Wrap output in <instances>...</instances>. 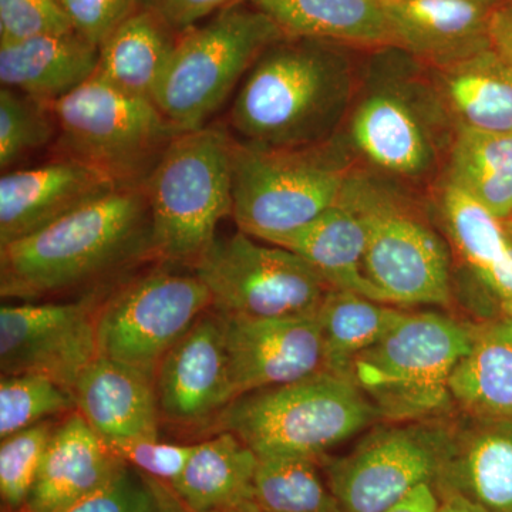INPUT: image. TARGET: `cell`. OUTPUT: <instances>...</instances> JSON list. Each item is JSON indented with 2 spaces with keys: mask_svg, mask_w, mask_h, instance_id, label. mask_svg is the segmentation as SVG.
<instances>
[{
  "mask_svg": "<svg viewBox=\"0 0 512 512\" xmlns=\"http://www.w3.org/2000/svg\"><path fill=\"white\" fill-rule=\"evenodd\" d=\"M456 128L429 67L399 47L363 53L355 99L338 134L360 167L429 194Z\"/></svg>",
  "mask_w": 512,
  "mask_h": 512,
  "instance_id": "1",
  "label": "cell"
},
{
  "mask_svg": "<svg viewBox=\"0 0 512 512\" xmlns=\"http://www.w3.org/2000/svg\"><path fill=\"white\" fill-rule=\"evenodd\" d=\"M365 50L285 36L256 60L242 80L229 124L238 140L292 148L338 136L355 99Z\"/></svg>",
  "mask_w": 512,
  "mask_h": 512,
  "instance_id": "2",
  "label": "cell"
},
{
  "mask_svg": "<svg viewBox=\"0 0 512 512\" xmlns=\"http://www.w3.org/2000/svg\"><path fill=\"white\" fill-rule=\"evenodd\" d=\"M157 258L143 187L113 194L0 248V295L36 301Z\"/></svg>",
  "mask_w": 512,
  "mask_h": 512,
  "instance_id": "3",
  "label": "cell"
},
{
  "mask_svg": "<svg viewBox=\"0 0 512 512\" xmlns=\"http://www.w3.org/2000/svg\"><path fill=\"white\" fill-rule=\"evenodd\" d=\"M366 229L363 269L389 305L448 306L453 255L429 194L356 165L340 194Z\"/></svg>",
  "mask_w": 512,
  "mask_h": 512,
  "instance_id": "4",
  "label": "cell"
},
{
  "mask_svg": "<svg viewBox=\"0 0 512 512\" xmlns=\"http://www.w3.org/2000/svg\"><path fill=\"white\" fill-rule=\"evenodd\" d=\"M356 165L339 136L292 148L234 137L231 217L238 231L272 244L333 207Z\"/></svg>",
  "mask_w": 512,
  "mask_h": 512,
  "instance_id": "5",
  "label": "cell"
},
{
  "mask_svg": "<svg viewBox=\"0 0 512 512\" xmlns=\"http://www.w3.org/2000/svg\"><path fill=\"white\" fill-rule=\"evenodd\" d=\"M477 326L437 311H407L380 342L356 357L350 379L380 420L444 419L453 410L450 379Z\"/></svg>",
  "mask_w": 512,
  "mask_h": 512,
  "instance_id": "6",
  "label": "cell"
},
{
  "mask_svg": "<svg viewBox=\"0 0 512 512\" xmlns=\"http://www.w3.org/2000/svg\"><path fill=\"white\" fill-rule=\"evenodd\" d=\"M380 420L375 406L350 377L322 372L245 394L218 417L258 457L322 458Z\"/></svg>",
  "mask_w": 512,
  "mask_h": 512,
  "instance_id": "7",
  "label": "cell"
},
{
  "mask_svg": "<svg viewBox=\"0 0 512 512\" xmlns=\"http://www.w3.org/2000/svg\"><path fill=\"white\" fill-rule=\"evenodd\" d=\"M232 144L221 127L183 131L143 185L157 259L194 265L232 214Z\"/></svg>",
  "mask_w": 512,
  "mask_h": 512,
  "instance_id": "8",
  "label": "cell"
},
{
  "mask_svg": "<svg viewBox=\"0 0 512 512\" xmlns=\"http://www.w3.org/2000/svg\"><path fill=\"white\" fill-rule=\"evenodd\" d=\"M285 36L251 3L237 2L220 10L204 25L178 37L154 104L181 131L208 126L256 60Z\"/></svg>",
  "mask_w": 512,
  "mask_h": 512,
  "instance_id": "9",
  "label": "cell"
},
{
  "mask_svg": "<svg viewBox=\"0 0 512 512\" xmlns=\"http://www.w3.org/2000/svg\"><path fill=\"white\" fill-rule=\"evenodd\" d=\"M60 157L106 174L119 188L143 187L178 134L153 100L128 96L92 77L52 104Z\"/></svg>",
  "mask_w": 512,
  "mask_h": 512,
  "instance_id": "10",
  "label": "cell"
},
{
  "mask_svg": "<svg viewBox=\"0 0 512 512\" xmlns=\"http://www.w3.org/2000/svg\"><path fill=\"white\" fill-rule=\"evenodd\" d=\"M225 318L279 319L318 315L330 286L289 249L258 244L238 231L218 237L191 266Z\"/></svg>",
  "mask_w": 512,
  "mask_h": 512,
  "instance_id": "11",
  "label": "cell"
},
{
  "mask_svg": "<svg viewBox=\"0 0 512 512\" xmlns=\"http://www.w3.org/2000/svg\"><path fill=\"white\" fill-rule=\"evenodd\" d=\"M444 419L376 427L349 454L320 458L343 512H384L420 485L436 488L453 439Z\"/></svg>",
  "mask_w": 512,
  "mask_h": 512,
  "instance_id": "12",
  "label": "cell"
},
{
  "mask_svg": "<svg viewBox=\"0 0 512 512\" xmlns=\"http://www.w3.org/2000/svg\"><path fill=\"white\" fill-rule=\"evenodd\" d=\"M210 308L211 293L194 272L133 279L96 311L99 356L156 377L164 356Z\"/></svg>",
  "mask_w": 512,
  "mask_h": 512,
  "instance_id": "13",
  "label": "cell"
},
{
  "mask_svg": "<svg viewBox=\"0 0 512 512\" xmlns=\"http://www.w3.org/2000/svg\"><path fill=\"white\" fill-rule=\"evenodd\" d=\"M96 311L93 296L73 302L3 305L2 376H43L73 393L79 377L99 356Z\"/></svg>",
  "mask_w": 512,
  "mask_h": 512,
  "instance_id": "14",
  "label": "cell"
},
{
  "mask_svg": "<svg viewBox=\"0 0 512 512\" xmlns=\"http://www.w3.org/2000/svg\"><path fill=\"white\" fill-rule=\"evenodd\" d=\"M163 419L178 426H201L234 402L225 322L207 311L164 359L156 373Z\"/></svg>",
  "mask_w": 512,
  "mask_h": 512,
  "instance_id": "15",
  "label": "cell"
},
{
  "mask_svg": "<svg viewBox=\"0 0 512 512\" xmlns=\"http://www.w3.org/2000/svg\"><path fill=\"white\" fill-rule=\"evenodd\" d=\"M222 318L235 400L258 390L298 382L325 370L318 315L279 319Z\"/></svg>",
  "mask_w": 512,
  "mask_h": 512,
  "instance_id": "16",
  "label": "cell"
},
{
  "mask_svg": "<svg viewBox=\"0 0 512 512\" xmlns=\"http://www.w3.org/2000/svg\"><path fill=\"white\" fill-rule=\"evenodd\" d=\"M119 190L106 174L60 157L0 178V248L35 234Z\"/></svg>",
  "mask_w": 512,
  "mask_h": 512,
  "instance_id": "17",
  "label": "cell"
},
{
  "mask_svg": "<svg viewBox=\"0 0 512 512\" xmlns=\"http://www.w3.org/2000/svg\"><path fill=\"white\" fill-rule=\"evenodd\" d=\"M393 46L429 69H441L491 47L494 6L478 0H382Z\"/></svg>",
  "mask_w": 512,
  "mask_h": 512,
  "instance_id": "18",
  "label": "cell"
},
{
  "mask_svg": "<svg viewBox=\"0 0 512 512\" xmlns=\"http://www.w3.org/2000/svg\"><path fill=\"white\" fill-rule=\"evenodd\" d=\"M73 394L77 412L113 453L136 441L158 439L156 377L143 370L97 356Z\"/></svg>",
  "mask_w": 512,
  "mask_h": 512,
  "instance_id": "19",
  "label": "cell"
},
{
  "mask_svg": "<svg viewBox=\"0 0 512 512\" xmlns=\"http://www.w3.org/2000/svg\"><path fill=\"white\" fill-rule=\"evenodd\" d=\"M437 224L474 281L512 318V256L500 218L454 185L440 181L429 192Z\"/></svg>",
  "mask_w": 512,
  "mask_h": 512,
  "instance_id": "20",
  "label": "cell"
},
{
  "mask_svg": "<svg viewBox=\"0 0 512 512\" xmlns=\"http://www.w3.org/2000/svg\"><path fill=\"white\" fill-rule=\"evenodd\" d=\"M437 494H456L483 512H512V421L464 416L453 424Z\"/></svg>",
  "mask_w": 512,
  "mask_h": 512,
  "instance_id": "21",
  "label": "cell"
},
{
  "mask_svg": "<svg viewBox=\"0 0 512 512\" xmlns=\"http://www.w3.org/2000/svg\"><path fill=\"white\" fill-rule=\"evenodd\" d=\"M74 410L56 427L20 512H55L96 493L126 467Z\"/></svg>",
  "mask_w": 512,
  "mask_h": 512,
  "instance_id": "22",
  "label": "cell"
},
{
  "mask_svg": "<svg viewBox=\"0 0 512 512\" xmlns=\"http://www.w3.org/2000/svg\"><path fill=\"white\" fill-rule=\"evenodd\" d=\"M99 47L79 33L42 35L0 43V82L53 104L94 76Z\"/></svg>",
  "mask_w": 512,
  "mask_h": 512,
  "instance_id": "23",
  "label": "cell"
},
{
  "mask_svg": "<svg viewBox=\"0 0 512 512\" xmlns=\"http://www.w3.org/2000/svg\"><path fill=\"white\" fill-rule=\"evenodd\" d=\"M272 245L301 256L330 288L387 303L382 292L366 278L365 224L346 202L339 200L308 225L276 239Z\"/></svg>",
  "mask_w": 512,
  "mask_h": 512,
  "instance_id": "24",
  "label": "cell"
},
{
  "mask_svg": "<svg viewBox=\"0 0 512 512\" xmlns=\"http://www.w3.org/2000/svg\"><path fill=\"white\" fill-rule=\"evenodd\" d=\"M174 32L156 10L138 9L99 46L93 77L128 96L153 100L177 45Z\"/></svg>",
  "mask_w": 512,
  "mask_h": 512,
  "instance_id": "25",
  "label": "cell"
},
{
  "mask_svg": "<svg viewBox=\"0 0 512 512\" xmlns=\"http://www.w3.org/2000/svg\"><path fill=\"white\" fill-rule=\"evenodd\" d=\"M286 36L326 40L357 50L393 46L382 0H247Z\"/></svg>",
  "mask_w": 512,
  "mask_h": 512,
  "instance_id": "26",
  "label": "cell"
},
{
  "mask_svg": "<svg viewBox=\"0 0 512 512\" xmlns=\"http://www.w3.org/2000/svg\"><path fill=\"white\" fill-rule=\"evenodd\" d=\"M430 72L457 126L512 136V67L491 47Z\"/></svg>",
  "mask_w": 512,
  "mask_h": 512,
  "instance_id": "27",
  "label": "cell"
},
{
  "mask_svg": "<svg viewBox=\"0 0 512 512\" xmlns=\"http://www.w3.org/2000/svg\"><path fill=\"white\" fill-rule=\"evenodd\" d=\"M450 392L464 416L512 421V318L477 326L451 375Z\"/></svg>",
  "mask_w": 512,
  "mask_h": 512,
  "instance_id": "28",
  "label": "cell"
},
{
  "mask_svg": "<svg viewBox=\"0 0 512 512\" xmlns=\"http://www.w3.org/2000/svg\"><path fill=\"white\" fill-rule=\"evenodd\" d=\"M258 456L235 434L194 446L183 474L171 485L191 512H229L252 500Z\"/></svg>",
  "mask_w": 512,
  "mask_h": 512,
  "instance_id": "29",
  "label": "cell"
},
{
  "mask_svg": "<svg viewBox=\"0 0 512 512\" xmlns=\"http://www.w3.org/2000/svg\"><path fill=\"white\" fill-rule=\"evenodd\" d=\"M440 181L471 195L500 220L512 217L511 134L457 126Z\"/></svg>",
  "mask_w": 512,
  "mask_h": 512,
  "instance_id": "30",
  "label": "cell"
},
{
  "mask_svg": "<svg viewBox=\"0 0 512 512\" xmlns=\"http://www.w3.org/2000/svg\"><path fill=\"white\" fill-rule=\"evenodd\" d=\"M409 309L329 289L318 312L325 370L350 377L357 356L380 342Z\"/></svg>",
  "mask_w": 512,
  "mask_h": 512,
  "instance_id": "31",
  "label": "cell"
},
{
  "mask_svg": "<svg viewBox=\"0 0 512 512\" xmlns=\"http://www.w3.org/2000/svg\"><path fill=\"white\" fill-rule=\"evenodd\" d=\"M319 467L318 458L258 457L252 500L266 512H343Z\"/></svg>",
  "mask_w": 512,
  "mask_h": 512,
  "instance_id": "32",
  "label": "cell"
},
{
  "mask_svg": "<svg viewBox=\"0 0 512 512\" xmlns=\"http://www.w3.org/2000/svg\"><path fill=\"white\" fill-rule=\"evenodd\" d=\"M74 410L73 393L47 377L13 375L0 380V439Z\"/></svg>",
  "mask_w": 512,
  "mask_h": 512,
  "instance_id": "33",
  "label": "cell"
},
{
  "mask_svg": "<svg viewBox=\"0 0 512 512\" xmlns=\"http://www.w3.org/2000/svg\"><path fill=\"white\" fill-rule=\"evenodd\" d=\"M57 131L52 104L2 87L0 90V168L10 167L46 147Z\"/></svg>",
  "mask_w": 512,
  "mask_h": 512,
  "instance_id": "34",
  "label": "cell"
},
{
  "mask_svg": "<svg viewBox=\"0 0 512 512\" xmlns=\"http://www.w3.org/2000/svg\"><path fill=\"white\" fill-rule=\"evenodd\" d=\"M56 427L46 420L2 439L0 497L6 510L20 512L25 507Z\"/></svg>",
  "mask_w": 512,
  "mask_h": 512,
  "instance_id": "35",
  "label": "cell"
},
{
  "mask_svg": "<svg viewBox=\"0 0 512 512\" xmlns=\"http://www.w3.org/2000/svg\"><path fill=\"white\" fill-rule=\"evenodd\" d=\"M69 32L59 0H0V43Z\"/></svg>",
  "mask_w": 512,
  "mask_h": 512,
  "instance_id": "36",
  "label": "cell"
},
{
  "mask_svg": "<svg viewBox=\"0 0 512 512\" xmlns=\"http://www.w3.org/2000/svg\"><path fill=\"white\" fill-rule=\"evenodd\" d=\"M154 504L146 476L126 466L96 493L55 512H153Z\"/></svg>",
  "mask_w": 512,
  "mask_h": 512,
  "instance_id": "37",
  "label": "cell"
},
{
  "mask_svg": "<svg viewBox=\"0 0 512 512\" xmlns=\"http://www.w3.org/2000/svg\"><path fill=\"white\" fill-rule=\"evenodd\" d=\"M73 30L99 47L128 16L147 6V0H59Z\"/></svg>",
  "mask_w": 512,
  "mask_h": 512,
  "instance_id": "38",
  "label": "cell"
},
{
  "mask_svg": "<svg viewBox=\"0 0 512 512\" xmlns=\"http://www.w3.org/2000/svg\"><path fill=\"white\" fill-rule=\"evenodd\" d=\"M194 446L163 443L160 439L136 441L114 451L127 466L144 476L173 484L183 474Z\"/></svg>",
  "mask_w": 512,
  "mask_h": 512,
  "instance_id": "39",
  "label": "cell"
},
{
  "mask_svg": "<svg viewBox=\"0 0 512 512\" xmlns=\"http://www.w3.org/2000/svg\"><path fill=\"white\" fill-rule=\"evenodd\" d=\"M237 2L239 0H147V6L160 13L171 28L185 32L197 26L200 20Z\"/></svg>",
  "mask_w": 512,
  "mask_h": 512,
  "instance_id": "40",
  "label": "cell"
},
{
  "mask_svg": "<svg viewBox=\"0 0 512 512\" xmlns=\"http://www.w3.org/2000/svg\"><path fill=\"white\" fill-rule=\"evenodd\" d=\"M491 49L512 67V2L503 0L491 10L488 22Z\"/></svg>",
  "mask_w": 512,
  "mask_h": 512,
  "instance_id": "41",
  "label": "cell"
},
{
  "mask_svg": "<svg viewBox=\"0 0 512 512\" xmlns=\"http://www.w3.org/2000/svg\"><path fill=\"white\" fill-rule=\"evenodd\" d=\"M439 505L440 497L434 485L424 484L384 512H437Z\"/></svg>",
  "mask_w": 512,
  "mask_h": 512,
  "instance_id": "42",
  "label": "cell"
},
{
  "mask_svg": "<svg viewBox=\"0 0 512 512\" xmlns=\"http://www.w3.org/2000/svg\"><path fill=\"white\" fill-rule=\"evenodd\" d=\"M146 478L153 488L154 498H156L153 512H191L174 493L170 484L158 481L156 478L147 476Z\"/></svg>",
  "mask_w": 512,
  "mask_h": 512,
  "instance_id": "43",
  "label": "cell"
},
{
  "mask_svg": "<svg viewBox=\"0 0 512 512\" xmlns=\"http://www.w3.org/2000/svg\"><path fill=\"white\" fill-rule=\"evenodd\" d=\"M440 505L437 512H483L456 494H440Z\"/></svg>",
  "mask_w": 512,
  "mask_h": 512,
  "instance_id": "44",
  "label": "cell"
},
{
  "mask_svg": "<svg viewBox=\"0 0 512 512\" xmlns=\"http://www.w3.org/2000/svg\"><path fill=\"white\" fill-rule=\"evenodd\" d=\"M229 512H266L265 510H262L261 507H259L258 504L255 503L254 500L245 501V503H242L241 505H238L237 508H234V510Z\"/></svg>",
  "mask_w": 512,
  "mask_h": 512,
  "instance_id": "45",
  "label": "cell"
},
{
  "mask_svg": "<svg viewBox=\"0 0 512 512\" xmlns=\"http://www.w3.org/2000/svg\"><path fill=\"white\" fill-rule=\"evenodd\" d=\"M501 224H503L505 239H507L508 249L512 256V217L501 220Z\"/></svg>",
  "mask_w": 512,
  "mask_h": 512,
  "instance_id": "46",
  "label": "cell"
},
{
  "mask_svg": "<svg viewBox=\"0 0 512 512\" xmlns=\"http://www.w3.org/2000/svg\"><path fill=\"white\" fill-rule=\"evenodd\" d=\"M478 2H483L485 5L495 6L497 3L503 2V0H478Z\"/></svg>",
  "mask_w": 512,
  "mask_h": 512,
  "instance_id": "47",
  "label": "cell"
},
{
  "mask_svg": "<svg viewBox=\"0 0 512 512\" xmlns=\"http://www.w3.org/2000/svg\"><path fill=\"white\" fill-rule=\"evenodd\" d=\"M510 2H512V0H510Z\"/></svg>",
  "mask_w": 512,
  "mask_h": 512,
  "instance_id": "48",
  "label": "cell"
}]
</instances>
